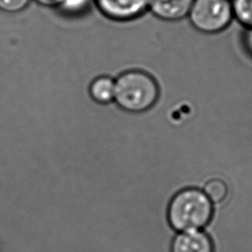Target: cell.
Wrapping results in <instances>:
<instances>
[{
    "instance_id": "1",
    "label": "cell",
    "mask_w": 252,
    "mask_h": 252,
    "mask_svg": "<svg viewBox=\"0 0 252 252\" xmlns=\"http://www.w3.org/2000/svg\"><path fill=\"white\" fill-rule=\"evenodd\" d=\"M213 216V203L203 190L186 188L179 191L169 202L167 220L178 232L201 229Z\"/></svg>"
},
{
    "instance_id": "2",
    "label": "cell",
    "mask_w": 252,
    "mask_h": 252,
    "mask_svg": "<svg viewBox=\"0 0 252 252\" xmlns=\"http://www.w3.org/2000/svg\"><path fill=\"white\" fill-rule=\"evenodd\" d=\"M156 81L142 71H128L114 82V99L117 104L131 112L149 109L158 99Z\"/></svg>"
},
{
    "instance_id": "3",
    "label": "cell",
    "mask_w": 252,
    "mask_h": 252,
    "mask_svg": "<svg viewBox=\"0 0 252 252\" xmlns=\"http://www.w3.org/2000/svg\"><path fill=\"white\" fill-rule=\"evenodd\" d=\"M193 27L206 33L225 30L234 20L230 0H194L188 14Z\"/></svg>"
},
{
    "instance_id": "4",
    "label": "cell",
    "mask_w": 252,
    "mask_h": 252,
    "mask_svg": "<svg viewBox=\"0 0 252 252\" xmlns=\"http://www.w3.org/2000/svg\"><path fill=\"white\" fill-rule=\"evenodd\" d=\"M171 252H213V243L201 229L181 231L171 242Z\"/></svg>"
},
{
    "instance_id": "5",
    "label": "cell",
    "mask_w": 252,
    "mask_h": 252,
    "mask_svg": "<svg viewBox=\"0 0 252 252\" xmlns=\"http://www.w3.org/2000/svg\"><path fill=\"white\" fill-rule=\"evenodd\" d=\"M96 2L104 14L118 20L136 17L149 7V0H96Z\"/></svg>"
},
{
    "instance_id": "6",
    "label": "cell",
    "mask_w": 252,
    "mask_h": 252,
    "mask_svg": "<svg viewBox=\"0 0 252 252\" xmlns=\"http://www.w3.org/2000/svg\"><path fill=\"white\" fill-rule=\"evenodd\" d=\"M194 0H149L152 12L163 20L176 21L188 16Z\"/></svg>"
},
{
    "instance_id": "7",
    "label": "cell",
    "mask_w": 252,
    "mask_h": 252,
    "mask_svg": "<svg viewBox=\"0 0 252 252\" xmlns=\"http://www.w3.org/2000/svg\"><path fill=\"white\" fill-rule=\"evenodd\" d=\"M90 94L98 102H109L114 98V82L108 77H98L92 83Z\"/></svg>"
},
{
    "instance_id": "8",
    "label": "cell",
    "mask_w": 252,
    "mask_h": 252,
    "mask_svg": "<svg viewBox=\"0 0 252 252\" xmlns=\"http://www.w3.org/2000/svg\"><path fill=\"white\" fill-rule=\"evenodd\" d=\"M233 16L245 29L252 28V0H232Z\"/></svg>"
},
{
    "instance_id": "9",
    "label": "cell",
    "mask_w": 252,
    "mask_h": 252,
    "mask_svg": "<svg viewBox=\"0 0 252 252\" xmlns=\"http://www.w3.org/2000/svg\"><path fill=\"white\" fill-rule=\"evenodd\" d=\"M204 193L207 197L214 203L222 202L227 196V185L220 178H213L210 179L204 186Z\"/></svg>"
},
{
    "instance_id": "10",
    "label": "cell",
    "mask_w": 252,
    "mask_h": 252,
    "mask_svg": "<svg viewBox=\"0 0 252 252\" xmlns=\"http://www.w3.org/2000/svg\"><path fill=\"white\" fill-rule=\"evenodd\" d=\"M30 0H0V10L7 13H16L23 10Z\"/></svg>"
},
{
    "instance_id": "11",
    "label": "cell",
    "mask_w": 252,
    "mask_h": 252,
    "mask_svg": "<svg viewBox=\"0 0 252 252\" xmlns=\"http://www.w3.org/2000/svg\"><path fill=\"white\" fill-rule=\"evenodd\" d=\"M243 44L246 51L252 56V28L245 29L243 35Z\"/></svg>"
},
{
    "instance_id": "12",
    "label": "cell",
    "mask_w": 252,
    "mask_h": 252,
    "mask_svg": "<svg viewBox=\"0 0 252 252\" xmlns=\"http://www.w3.org/2000/svg\"><path fill=\"white\" fill-rule=\"evenodd\" d=\"M87 0H66L63 5L70 9H76L78 7H81Z\"/></svg>"
},
{
    "instance_id": "13",
    "label": "cell",
    "mask_w": 252,
    "mask_h": 252,
    "mask_svg": "<svg viewBox=\"0 0 252 252\" xmlns=\"http://www.w3.org/2000/svg\"><path fill=\"white\" fill-rule=\"evenodd\" d=\"M41 5L45 6H56V5H63L66 0H35Z\"/></svg>"
},
{
    "instance_id": "14",
    "label": "cell",
    "mask_w": 252,
    "mask_h": 252,
    "mask_svg": "<svg viewBox=\"0 0 252 252\" xmlns=\"http://www.w3.org/2000/svg\"><path fill=\"white\" fill-rule=\"evenodd\" d=\"M230 1H232V0H230Z\"/></svg>"
}]
</instances>
